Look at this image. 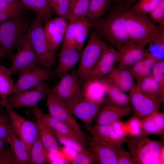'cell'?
<instances>
[{"mask_svg":"<svg viewBox=\"0 0 164 164\" xmlns=\"http://www.w3.org/2000/svg\"><path fill=\"white\" fill-rule=\"evenodd\" d=\"M19 74L18 78L15 84V92L32 88L50 80L53 78L54 75L50 69L39 67L38 65L29 68Z\"/></svg>","mask_w":164,"mask_h":164,"instance_id":"obj_12","label":"cell"},{"mask_svg":"<svg viewBox=\"0 0 164 164\" xmlns=\"http://www.w3.org/2000/svg\"><path fill=\"white\" fill-rule=\"evenodd\" d=\"M110 46L93 31L82 49L76 73L84 82L88 79L103 52Z\"/></svg>","mask_w":164,"mask_h":164,"instance_id":"obj_6","label":"cell"},{"mask_svg":"<svg viewBox=\"0 0 164 164\" xmlns=\"http://www.w3.org/2000/svg\"><path fill=\"white\" fill-rule=\"evenodd\" d=\"M82 49L73 47H61L54 75L60 78L69 73L79 62Z\"/></svg>","mask_w":164,"mask_h":164,"instance_id":"obj_21","label":"cell"},{"mask_svg":"<svg viewBox=\"0 0 164 164\" xmlns=\"http://www.w3.org/2000/svg\"><path fill=\"white\" fill-rule=\"evenodd\" d=\"M149 14L151 20L154 23L158 24L161 29L164 30V0H161L159 4Z\"/></svg>","mask_w":164,"mask_h":164,"instance_id":"obj_41","label":"cell"},{"mask_svg":"<svg viewBox=\"0 0 164 164\" xmlns=\"http://www.w3.org/2000/svg\"><path fill=\"white\" fill-rule=\"evenodd\" d=\"M70 164H93L96 163L92 152L84 148L77 154L70 161Z\"/></svg>","mask_w":164,"mask_h":164,"instance_id":"obj_43","label":"cell"},{"mask_svg":"<svg viewBox=\"0 0 164 164\" xmlns=\"http://www.w3.org/2000/svg\"><path fill=\"white\" fill-rule=\"evenodd\" d=\"M49 115L67 125L84 139L88 138L64 104L50 90L46 96Z\"/></svg>","mask_w":164,"mask_h":164,"instance_id":"obj_10","label":"cell"},{"mask_svg":"<svg viewBox=\"0 0 164 164\" xmlns=\"http://www.w3.org/2000/svg\"><path fill=\"white\" fill-rule=\"evenodd\" d=\"M50 90L48 84L44 82L32 88L14 92L8 97L5 107H33L46 98Z\"/></svg>","mask_w":164,"mask_h":164,"instance_id":"obj_8","label":"cell"},{"mask_svg":"<svg viewBox=\"0 0 164 164\" xmlns=\"http://www.w3.org/2000/svg\"><path fill=\"white\" fill-rule=\"evenodd\" d=\"M8 144L17 164L30 163L29 153L26 145L13 131Z\"/></svg>","mask_w":164,"mask_h":164,"instance_id":"obj_30","label":"cell"},{"mask_svg":"<svg viewBox=\"0 0 164 164\" xmlns=\"http://www.w3.org/2000/svg\"><path fill=\"white\" fill-rule=\"evenodd\" d=\"M52 92L64 104L67 110L83 96L81 84L83 82L77 74L69 73L60 78Z\"/></svg>","mask_w":164,"mask_h":164,"instance_id":"obj_7","label":"cell"},{"mask_svg":"<svg viewBox=\"0 0 164 164\" xmlns=\"http://www.w3.org/2000/svg\"><path fill=\"white\" fill-rule=\"evenodd\" d=\"M126 7L122 2L115 3L106 16L91 23L93 31L117 49L130 42L126 27Z\"/></svg>","mask_w":164,"mask_h":164,"instance_id":"obj_1","label":"cell"},{"mask_svg":"<svg viewBox=\"0 0 164 164\" xmlns=\"http://www.w3.org/2000/svg\"><path fill=\"white\" fill-rule=\"evenodd\" d=\"M130 138L125 143L135 164H162L161 156L164 149L162 142L152 140L143 134Z\"/></svg>","mask_w":164,"mask_h":164,"instance_id":"obj_3","label":"cell"},{"mask_svg":"<svg viewBox=\"0 0 164 164\" xmlns=\"http://www.w3.org/2000/svg\"><path fill=\"white\" fill-rule=\"evenodd\" d=\"M136 0H125L126 2V5L131 6V5Z\"/></svg>","mask_w":164,"mask_h":164,"instance_id":"obj_52","label":"cell"},{"mask_svg":"<svg viewBox=\"0 0 164 164\" xmlns=\"http://www.w3.org/2000/svg\"><path fill=\"white\" fill-rule=\"evenodd\" d=\"M136 83L144 94L162 103L164 102V99L161 95L159 85L152 74L137 81Z\"/></svg>","mask_w":164,"mask_h":164,"instance_id":"obj_34","label":"cell"},{"mask_svg":"<svg viewBox=\"0 0 164 164\" xmlns=\"http://www.w3.org/2000/svg\"><path fill=\"white\" fill-rule=\"evenodd\" d=\"M111 0H90L86 18L91 23L101 18L111 8Z\"/></svg>","mask_w":164,"mask_h":164,"instance_id":"obj_33","label":"cell"},{"mask_svg":"<svg viewBox=\"0 0 164 164\" xmlns=\"http://www.w3.org/2000/svg\"><path fill=\"white\" fill-rule=\"evenodd\" d=\"M6 55L5 52L0 45V60L3 58Z\"/></svg>","mask_w":164,"mask_h":164,"instance_id":"obj_51","label":"cell"},{"mask_svg":"<svg viewBox=\"0 0 164 164\" xmlns=\"http://www.w3.org/2000/svg\"><path fill=\"white\" fill-rule=\"evenodd\" d=\"M9 145L0 140V164H17Z\"/></svg>","mask_w":164,"mask_h":164,"instance_id":"obj_42","label":"cell"},{"mask_svg":"<svg viewBox=\"0 0 164 164\" xmlns=\"http://www.w3.org/2000/svg\"><path fill=\"white\" fill-rule=\"evenodd\" d=\"M0 1L5 2L9 3H16L19 2L18 0H0Z\"/></svg>","mask_w":164,"mask_h":164,"instance_id":"obj_53","label":"cell"},{"mask_svg":"<svg viewBox=\"0 0 164 164\" xmlns=\"http://www.w3.org/2000/svg\"><path fill=\"white\" fill-rule=\"evenodd\" d=\"M118 164H135V163L128 151L122 146L118 149L116 152Z\"/></svg>","mask_w":164,"mask_h":164,"instance_id":"obj_47","label":"cell"},{"mask_svg":"<svg viewBox=\"0 0 164 164\" xmlns=\"http://www.w3.org/2000/svg\"><path fill=\"white\" fill-rule=\"evenodd\" d=\"M11 118V128L17 137L26 145L30 152L31 146L39 135L36 122L28 120L12 109L6 107Z\"/></svg>","mask_w":164,"mask_h":164,"instance_id":"obj_9","label":"cell"},{"mask_svg":"<svg viewBox=\"0 0 164 164\" xmlns=\"http://www.w3.org/2000/svg\"><path fill=\"white\" fill-rule=\"evenodd\" d=\"M5 108L0 109V140L8 143L13 131L9 113Z\"/></svg>","mask_w":164,"mask_h":164,"instance_id":"obj_37","label":"cell"},{"mask_svg":"<svg viewBox=\"0 0 164 164\" xmlns=\"http://www.w3.org/2000/svg\"><path fill=\"white\" fill-rule=\"evenodd\" d=\"M161 0H140L134 6L132 7L136 13L147 14L159 4Z\"/></svg>","mask_w":164,"mask_h":164,"instance_id":"obj_40","label":"cell"},{"mask_svg":"<svg viewBox=\"0 0 164 164\" xmlns=\"http://www.w3.org/2000/svg\"><path fill=\"white\" fill-rule=\"evenodd\" d=\"M49 128L58 142L63 146L71 147L76 150L78 152L85 148L79 143L70 138Z\"/></svg>","mask_w":164,"mask_h":164,"instance_id":"obj_44","label":"cell"},{"mask_svg":"<svg viewBox=\"0 0 164 164\" xmlns=\"http://www.w3.org/2000/svg\"><path fill=\"white\" fill-rule=\"evenodd\" d=\"M29 26L22 13L0 23V45L6 54L17 48L26 36Z\"/></svg>","mask_w":164,"mask_h":164,"instance_id":"obj_4","label":"cell"},{"mask_svg":"<svg viewBox=\"0 0 164 164\" xmlns=\"http://www.w3.org/2000/svg\"><path fill=\"white\" fill-rule=\"evenodd\" d=\"M119 58L118 51L109 46L101 55L88 79H101L107 76L114 69Z\"/></svg>","mask_w":164,"mask_h":164,"instance_id":"obj_20","label":"cell"},{"mask_svg":"<svg viewBox=\"0 0 164 164\" xmlns=\"http://www.w3.org/2000/svg\"><path fill=\"white\" fill-rule=\"evenodd\" d=\"M142 134L162 135L164 132V114L158 110L140 120Z\"/></svg>","mask_w":164,"mask_h":164,"instance_id":"obj_25","label":"cell"},{"mask_svg":"<svg viewBox=\"0 0 164 164\" xmlns=\"http://www.w3.org/2000/svg\"><path fill=\"white\" fill-rule=\"evenodd\" d=\"M16 3H9L5 2L0 1V14L5 9L10 6L12 4Z\"/></svg>","mask_w":164,"mask_h":164,"instance_id":"obj_50","label":"cell"},{"mask_svg":"<svg viewBox=\"0 0 164 164\" xmlns=\"http://www.w3.org/2000/svg\"><path fill=\"white\" fill-rule=\"evenodd\" d=\"M152 75L158 83L161 95L164 99V60H157L153 65Z\"/></svg>","mask_w":164,"mask_h":164,"instance_id":"obj_39","label":"cell"},{"mask_svg":"<svg viewBox=\"0 0 164 164\" xmlns=\"http://www.w3.org/2000/svg\"><path fill=\"white\" fill-rule=\"evenodd\" d=\"M37 125L39 135L47 151L49 153L61 150L59 142L48 127L38 119H35Z\"/></svg>","mask_w":164,"mask_h":164,"instance_id":"obj_31","label":"cell"},{"mask_svg":"<svg viewBox=\"0 0 164 164\" xmlns=\"http://www.w3.org/2000/svg\"><path fill=\"white\" fill-rule=\"evenodd\" d=\"M67 21L63 18L58 16L43 22V29L46 37L55 51L63 42L68 24Z\"/></svg>","mask_w":164,"mask_h":164,"instance_id":"obj_18","label":"cell"},{"mask_svg":"<svg viewBox=\"0 0 164 164\" xmlns=\"http://www.w3.org/2000/svg\"><path fill=\"white\" fill-rule=\"evenodd\" d=\"M0 104L2 106V102L1 100L0 99Z\"/></svg>","mask_w":164,"mask_h":164,"instance_id":"obj_55","label":"cell"},{"mask_svg":"<svg viewBox=\"0 0 164 164\" xmlns=\"http://www.w3.org/2000/svg\"><path fill=\"white\" fill-rule=\"evenodd\" d=\"M111 124L115 132L119 135L125 138H126L128 136L125 122L119 120Z\"/></svg>","mask_w":164,"mask_h":164,"instance_id":"obj_48","label":"cell"},{"mask_svg":"<svg viewBox=\"0 0 164 164\" xmlns=\"http://www.w3.org/2000/svg\"><path fill=\"white\" fill-rule=\"evenodd\" d=\"M70 12L69 22L86 19L90 0H69Z\"/></svg>","mask_w":164,"mask_h":164,"instance_id":"obj_36","label":"cell"},{"mask_svg":"<svg viewBox=\"0 0 164 164\" xmlns=\"http://www.w3.org/2000/svg\"><path fill=\"white\" fill-rule=\"evenodd\" d=\"M61 151L65 158L69 162L70 164V161L78 153L74 149L67 146H63L61 148Z\"/></svg>","mask_w":164,"mask_h":164,"instance_id":"obj_49","label":"cell"},{"mask_svg":"<svg viewBox=\"0 0 164 164\" xmlns=\"http://www.w3.org/2000/svg\"><path fill=\"white\" fill-rule=\"evenodd\" d=\"M101 105L90 101L83 96L74 103L68 110L84 125L87 129L92 123Z\"/></svg>","mask_w":164,"mask_h":164,"instance_id":"obj_19","label":"cell"},{"mask_svg":"<svg viewBox=\"0 0 164 164\" xmlns=\"http://www.w3.org/2000/svg\"><path fill=\"white\" fill-rule=\"evenodd\" d=\"M146 42H130L117 49L119 60L117 67L131 68L136 63L146 56Z\"/></svg>","mask_w":164,"mask_h":164,"instance_id":"obj_16","label":"cell"},{"mask_svg":"<svg viewBox=\"0 0 164 164\" xmlns=\"http://www.w3.org/2000/svg\"><path fill=\"white\" fill-rule=\"evenodd\" d=\"M104 86L107 102L119 106L129 105L128 95L113 84L107 76L101 79Z\"/></svg>","mask_w":164,"mask_h":164,"instance_id":"obj_27","label":"cell"},{"mask_svg":"<svg viewBox=\"0 0 164 164\" xmlns=\"http://www.w3.org/2000/svg\"><path fill=\"white\" fill-rule=\"evenodd\" d=\"M17 49V52L12 57L9 68L12 74H19L29 68L39 64L27 33Z\"/></svg>","mask_w":164,"mask_h":164,"instance_id":"obj_11","label":"cell"},{"mask_svg":"<svg viewBox=\"0 0 164 164\" xmlns=\"http://www.w3.org/2000/svg\"><path fill=\"white\" fill-rule=\"evenodd\" d=\"M139 118L136 116L125 122L128 136L130 137L137 136L142 134Z\"/></svg>","mask_w":164,"mask_h":164,"instance_id":"obj_46","label":"cell"},{"mask_svg":"<svg viewBox=\"0 0 164 164\" xmlns=\"http://www.w3.org/2000/svg\"><path fill=\"white\" fill-rule=\"evenodd\" d=\"M146 52L145 56L130 68L133 77L137 81L152 74V67L157 61L152 56Z\"/></svg>","mask_w":164,"mask_h":164,"instance_id":"obj_32","label":"cell"},{"mask_svg":"<svg viewBox=\"0 0 164 164\" xmlns=\"http://www.w3.org/2000/svg\"><path fill=\"white\" fill-rule=\"evenodd\" d=\"M131 111L129 105L121 107L107 102L104 105L101 107L94 119L97 124L110 125L128 116Z\"/></svg>","mask_w":164,"mask_h":164,"instance_id":"obj_22","label":"cell"},{"mask_svg":"<svg viewBox=\"0 0 164 164\" xmlns=\"http://www.w3.org/2000/svg\"><path fill=\"white\" fill-rule=\"evenodd\" d=\"M24 7L33 11L43 21L52 18L50 0H21Z\"/></svg>","mask_w":164,"mask_h":164,"instance_id":"obj_28","label":"cell"},{"mask_svg":"<svg viewBox=\"0 0 164 164\" xmlns=\"http://www.w3.org/2000/svg\"><path fill=\"white\" fill-rule=\"evenodd\" d=\"M112 2H114L115 3L122 2V1L124 0H111Z\"/></svg>","mask_w":164,"mask_h":164,"instance_id":"obj_54","label":"cell"},{"mask_svg":"<svg viewBox=\"0 0 164 164\" xmlns=\"http://www.w3.org/2000/svg\"><path fill=\"white\" fill-rule=\"evenodd\" d=\"M24 8L20 2L12 4L0 14V23L11 17L22 13Z\"/></svg>","mask_w":164,"mask_h":164,"instance_id":"obj_45","label":"cell"},{"mask_svg":"<svg viewBox=\"0 0 164 164\" xmlns=\"http://www.w3.org/2000/svg\"><path fill=\"white\" fill-rule=\"evenodd\" d=\"M9 68L0 64V99L5 107L8 97L15 92V84Z\"/></svg>","mask_w":164,"mask_h":164,"instance_id":"obj_29","label":"cell"},{"mask_svg":"<svg viewBox=\"0 0 164 164\" xmlns=\"http://www.w3.org/2000/svg\"><path fill=\"white\" fill-rule=\"evenodd\" d=\"M126 6V25L130 42L149 43L164 32L151 20L147 14L137 13L131 6Z\"/></svg>","mask_w":164,"mask_h":164,"instance_id":"obj_2","label":"cell"},{"mask_svg":"<svg viewBox=\"0 0 164 164\" xmlns=\"http://www.w3.org/2000/svg\"><path fill=\"white\" fill-rule=\"evenodd\" d=\"M129 92V103L136 116L140 118L158 110L162 103L143 93L137 83H135Z\"/></svg>","mask_w":164,"mask_h":164,"instance_id":"obj_14","label":"cell"},{"mask_svg":"<svg viewBox=\"0 0 164 164\" xmlns=\"http://www.w3.org/2000/svg\"><path fill=\"white\" fill-rule=\"evenodd\" d=\"M43 24L41 19L36 16L29 25L27 34L39 64L45 68L50 69L55 64V51L46 39Z\"/></svg>","mask_w":164,"mask_h":164,"instance_id":"obj_5","label":"cell"},{"mask_svg":"<svg viewBox=\"0 0 164 164\" xmlns=\"http://www.w3.org/2000/svg\"><path fill=\"white\" fill-rule=\"evenodd\" d=\"M49 152L38 135L30 148L29 152L30 163L32 164H45L49 161Z\"/></svg>","mask_w":164,"mask_h":164,"instance_id":"obj_35","label":"cell"},{"mask_svg":"<svg viewBox=\"0 0 164 164\" xmlns=\"http://www.w3.org/2000/svg\"><path fill=\"white\" fill-rule=\"evenodd\" d=\"M148 48L146 51L152 56L156 60H164V32L154 40L148 44Z\"/></svg>","mask_w":164,"mask_h":164,"instance_id":"obj_38","label":"cell"},{"mask_svg":"<svg viewBox=\"0 0 164 164\" xmlns=\"http://www.w3.org/2000/svg\"><path fill=\"white\" fill-rule=\"evenodd\" d=\"M91 26V23L86 19L69 22L62 47L82 49Z\"/></svg>","mask_w":164,"mask_h":164,"instance_id":"obj_13","label":"cell"},{"mask_svg":"<svg viewBox=\"0 0 164 164\" xmlns=\"http://www.w3.org/2000/svg\"><path fill=\"white\" fill-rule=\"evenodd\" d=\"M87 129L96 140L111 148L116 152L128 139L127 138L119 135L115 132L111 124H95Z\"/></svg>","mask_w":164,"mask_h":164,"instance_id":"obj_17","label":"cell"},{"mask_svg":"<svg viewBox=\"0 0 164 164\" xmlns=\"http://www.w3.org/2000/svg\"><path fill=\"white\" fill-rule=\"evenodd\" d=\"M88 146L96 164H118L116 152L108 146L96 140L92 136L88 138Z\"/></svg>","mask_w":164,"mask_h":164,"instance_id":"obj_23","label":"cell"},{"mask_svg":"<svg viewBox=\"0 0 164 164\" xmlns=\"http://www.w3.org/2000/svg\"><path fill=\"white\" fill-rule=\"evenodd\" d=\"M107 77L113 84L125 92L129 91L135 83L129 68L117 67Z\"/></svg>","mask_w":164,"mask_h":164,"instance_id":"obj_26","label":"cell"},{"mask_svg":"<svg viewBox=\"0 0 164 164\" xmlns=\"http://www.w3.org/2000/svg\"><path fill=\"white\" fill-rule=\"evenodd\" d=\"M32 113L35 119H38L50 128L72 139L84 148L88 145L87 140L84 139L64 123L59 120L44 113L38 105L33 107Z\"/></svg>","mask_w":164,"mask_h":164,"instance_id":"obj_15","label":"cell"},{"mask_svg":"<svg viewBox=\"0 0 164 164\" xmlns=\"http://www.w3.org/2000/svg\"><path fill=\"white\" fill-rule=\"evenodd\" d=\"M82 87L83 97L87 99L101 105L106 101L105 89L101 79H88L84 81Z\"/></svg>","mask_w":164,"mask_h":164,"instance_id":"obj_24","label":"cell"}]
</instances>
